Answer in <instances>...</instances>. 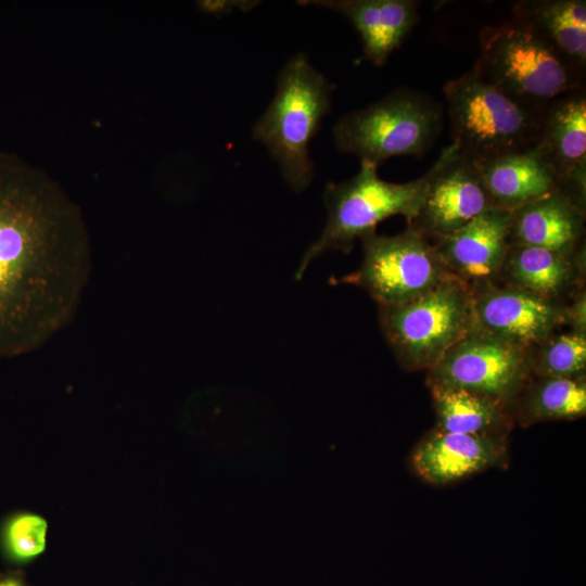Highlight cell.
I'll return each mask as SVG.
<instances>
[{"label": "cell", "instance_id": "cell-1", "mask_svg": "<svg viewBox=\"0 0 586 586\" xmlns=\"http://www.w3.org/2000/svg\"><path fill=\"white\" fill-rule=\"evenodd\" d=\"M333 86L304 53L292 56L280 71L276 93L252 128L279 165L285 182L304 191L314 178L309 144L331 109Z\"/></svg>", "mask_w": 586, "mask_h": 586}, {"label": "cell", "instance_id": "cell-2", "mask_svg": "<svg viewBox=\"0 0 586 586\" xmlns=\"http://www.w3.org/2000/svg\"><path fill=\"white\" fill-rule=\"evenodd\" d=\"M473 72L514 102L543 112L581 89V76L545 39L512 20L484 27Z\"/></svg>", "mask_w": 586, "mask_h": 586}, {"label": "cell", "instance_id": "cell-3", "mask_svg": "<svg viewBox=\"0 0 586 586\" xmlns=\"http://www.w3.org/2000/svg\"><path fill=\"white\" fill-rule=\"evenodd\" d=\"M430 169L407 182H390L378 175V167L360 163L359 171L341 182H329L323 193L327 221L321 234L310 244L295 272L302 279L308 265L331 251L349 253L357 239L375 232L384 219L402 215L407 224L421 206Z\"/></svg>", "mask_w": 586, "mask_h": 586}, {"label": "cell", "instance_id": "cell-4", "mask_svg": "<svg viewBox=\"0 0 586 586\" xmlns=\"http://www.w3.org/2000/svg\"><path fill=\"white\" fill-rule=\"evenodd\" d=\"M38 221L25 169L0 157V354L20 346L31 297Z\"/></svg>", "mask_w": 586, "mask_h": 586}, {"label": "cell", "instance_id": "cell-5", "mask_svg": "<svg viewBox=\"0 0 586 586\" xmlns=\"http://www.w3.org/2000/svg\"><path fill=\"white\" fill-rule=\"evenodd\" d=\"M457 151L479 163L525 150L537 142L542 114L482 80L473 71L443 88Z\"/></svg>", "mask_w": 586, "mask_h": 586}, {"label": "cell", "instance_id": "cell-6", "mask_svg": "<svg viewBox=\"0 0 586 586\" xmlns=\"http://www.w3.org/2000/svg\"><path fill=\"white\" fill-rule=\"evenodd\" d=\"M442 128L440 104L428 94L398 89L367 107L343 115L333 126L336 149L379 166L394 156H419Z\"/></svg>", "mask_w": 586, "mask_h": 586}, {"label": "cell", "instance_id": "cell-7", "mask_svg": "<svg viewBox=\"0 0 586 586\" xmlns=\"http://www.w3.org/2000/svg\"><path fill=\"white\" fill-rule=\"evenodd\" d=\"M379 322L403 369L429 371L471 330V289L449 276L412 301L380 306Z\"/></svg>", "mask_w": 586, "mask_h": 586}, {"label": "cell", "instance_id": "cell-8", "mask_svg": "<svg viewBox=\"0 0 586 586\" xmlns=\"http://www.w3.org/2000/svg\"><path fill=\"white\" fill-rule=\"evenodd\" d=\"M361 242L359 268L331 282L362 288L379 307L412 301L451 276L433 242L411 226L394 235L373 232Z\"/></svg>", "mask_w": 586, "mask_h": 586}, {"label": "cell", "instance_id": "cell-9", "mask_svg": "<svg viewBox=\"0 0 586 586\" xmlns=\"http://www.w3.org/2000/svg\"><path fill=\"white\" fill-rule=\"evenodd\" d=\"M531 377L527 351L471 328L428 371L426 384L460 387L510 408Z\"/></svg>", "mask_w": 586, "mask_h": 586}, {"label": "cell", "instance_id": "cell-10", "mask_svg": "<svg viewBox=\"0 0 586 586\" xmlns=\"http://www.w3.org/2000/svg\"><path fill=\"white\" fill-rule=\"evenodd\" d=\"M415 219L408 224L430 240L447 237L495 207L477 165L451 143L430 168Z\"/></svg>", "mask_w": 586, "mask_h": 586}, {"label": "cell", "instance_id": "cell-11", "mask_svg": "<svg viewBox=\"0 0 586 586\" xmlns=\"http://www.w3.org/2000/svg\"><path fill=\"white\" fill-rule=\"evenodd\" d=\"M471 292L472 328L525 351L566 327L565 303L497 282Z\"/></svg>", "mask_w": 586, "mask_h": 586}, {"label": "cell", "instance_id": "cell-12", "mask_svg": "<svg viewBox=\"0 0 586 586\" xmlns=\"http://www.w3.org/2000/svg\"><path fill=\"white\" fill-rule=\"evenodd\" d=\"M511 211L492 207L454 233L431 240L449 273L471 289L497 280L508 246Z\"/></svg>", "mask_w": 586, "mask_h": 586}, {"label": "cell", "instance_id": "cell-13", "mask_svg": "<svg viewBox=\"0 0 586 586\" xmlns=\"http://www.w3.org/2000/svg\"><path fill=\"white\" fill-rule=\"evenodd\" d=\"M535 146L559 176L562 190L586 206V97L582 89L543 111Z\"/></svg>", "mask_w": 586, "mask_h": 586}, {"label": "cell", "instance_id": "cell-14", "mask_svg": "<svg viewBox=\"0 0 586 586\" xmlns=\"http://www.w3.org/2000/svg\"><path fill=\"white\" fill-rule=\"evenodd\" d=\"M506 438L450 433L433 428L411 454L416 474L433 485L457 482L507 464Z\"/></svg>", "mask_w": 586, "mask_h": 586}, {"label": "cell", "instance_id": "cell-15", "mask_svg": "<svg viewBox=\"0 0 586 586\" xmlns=\"http://www.w3.org/2000/svg\"><path fill=\"white\" fill-rule=\"evenodd\" d=\"M585 242L572 253L509 244L496 282L548 301L566 303L585 286Z\"/></svg>", "mask_w": 586, "mask_h": 586}, {"label": "cell", "instance_id": "cell-16", "mask_svg": "<svg viewBox=\"0 0 586 586\" xmlns=\"http://www.w3.org/2000/svg\"><path fill=\"white\" fill-rule=\"evenodd\" d=\"M586 206L562 189L511 211L510 244L572 253L585 242Z\"/></svg>", "mask_w": 586, "mask_h": 586}, {"label": "cell", "instance_id": "cell-17", "mask_svg": "<svg viewBox=\"0 0 586 586\" xmlns=\"http://www.w3.org/2000/svg\"><path fill=\"white\" fill-rule=\"evenodd\" d=\"M345 16L359 34L365 56L374 66L385 64L413 28L420 7L415 0H305Z\"/></svg>", "mask_w": 586, "mask_h": 586}, {"label": "cell", "instance_id": "cell-18", "mask_svg": "<svg viewBox=\"0 0 586 586\" xmlns=\"http://www.w3.org/2000/svg\"><path fill=\"white\" fill-rule=\"evenodd\" d=\"M475 164L495 207L513 211L562 189L559 176L535 145Z\"/></svg>", "mask_w": 586, "mask_h": 586}, {"label": "cell", "instance_id": "cell-19", "mask_svg": "<svg viewBox=\"0 0 586 586\" xmlns=\"http://www.w3.org/2000/svg\"><path fill=\"white\" fill-rule=\"evenodd\" d=\"M513 18L545 39L579 75L586 66V2L526 0L513 5Z\"/></svg>", "mask_w": 586, "mask_h": 586}, {"label": "cell", "instance_id": "cell-20", "mask_svg": "<svg viewBox=\"0 0 586 586\" xmlns=\"http://www.w3.org/2000/svg\"><path fill=\"white\" fill-rule=\"evenodd\" d=\"M436 415L435 428L450 432L506 438L513 426L508 405L460 387L428 383Z\"/></svg>", "mask_w": 586, "mask_h": 586}, {"label": "cell", "instance_id": "cell-21", "mask_svg": "<svg viewBox=\"0 0 586 586\" xmlns=\"http://www.w3.org/2000/svg\"><path fill=\"white\" fill-rule=\"evenodd\" d=\"M510 411L520 425L582 418L586 413L585 375H532L512 402Z\"/></svg>", "mask_w": 586, "mask_h": 586}, {"label": "cell", "instance_id": "cell-22", "mask_svg": "<svg viewBox=\"0 0 586 586\" xmlns=\"http://www.w3.org/2000/svg\"><path fill=\"white\" fill-rule=\"evenodd\" d=\"M527 356L534 377H583L586 370V334L559 329L527 349Z\"/></svg>", "mask_w": 586, "mask_h": 586}, {"label": "cell", "instance_id": "cell-23", "mask_svg": "<svg viewBox=\"0 0 586 586\" xmlns=\"http://www.w3.org/2000/svg\"><path fill=\"white\" fill-rule=\"evenodd\" d=\"M49 524L44 517L16 510L0 521V556L11 569L36 561L47 549Z\"/></svg>", "mask_w": 586, "mask_h": 586}, {"label": "cell", "instance_id": "cell-24", "mask_svg": "<svg viewBox=\"0 0 586 586\" xmlns=\"http://www.w3.org/2000/svg\"><path fill=\"white\" fill-rule=\"evenodd\" d=\"M565 326L577 333L586 334V290L578 289L565 303Z\"/></svg>", "mask_w": 586, "mask_h": 586}, {"label": "cell", "instance_id": "cell-25", "mask_svg": "<svg viewBox=\"0 0 586 586\" xmlns=\"http://www.w3.org/2000/svg\"><path fill=\"white\" fill-rule=\"evenodd\" d=\"M205 9L213 13H229L232 12L234 9L247 11L251 10L253 7L257 5L258 1H249V0H229V1H207L204 2Z\"/></svg>", "mask_w": 586, "mask_h": 586}, {"label": "cell", "instance_id": "cell-26", "mask_svg": "<svg viewBox=\"0 0 586 586\" xmlns=\"http://www.w3.org/2000/svg\"><path fill=\"white\" fill-rule=\"evenodd\" d=\"M0 586H33L22 569L0 572Z\"/></svg>", "mask_w": 586, "mask_h": 586}]
</instances>
